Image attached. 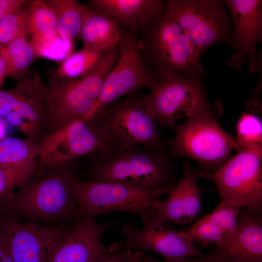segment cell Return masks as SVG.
Instances as JSON below:
<instances>
[{
  "instance_id": "d6a6232c",
  "label": "cell",
  "mask_w": 262,
  "mask_h": 262,
  "mask_svg": "<svg viewBox=\"0 0 262 262\" xmlns=\"http://www.w3.org/2000/svg\"><path fill=\"white\" fill-rule=\"evenodd\" d=\"M142 256L144 262H222L215 257L213 253L206 254L205 256L195 259H181L174 260H164V261H156L150 256H147L142 252Z\"/></svg>"
},
{
  "instance_id": "ba28073f",
  "label": "cell",
  "mask_w": 262,
  "mask_h": 262,
  "mask_svg": "<svg viewBox=\"0 0 262 262\" xmlns=\"http://www.w3.org/2000/svg\"><path fill=\"white\" fill-rule=\"evenodd\" d=\"M73 187L77 214L80 217H94L114 212L133 214L145 213L154 216L155 203L172 190L147 191L121 182L81 181L77 176L74 179Z\"/></svg>"
},
{
  "instance_id": "8992f818",
  "label": "cell",
  "mask_w": 262,
  "mask_h": 262,
  "mask_svg": "<svg viewBox=\"0 0 262 262\" xmlns=\"http://www.w3.org/2000/svg\"><path fill=\"white\" fill-rule=\"evenodd\" d=\"M221 115L201 113L177 124L174 138L165 141L172 146V157L183 156L195 161L200 172L210 173L218 169L230 158L232 150L240 149L236 138L218 124Z\"/></svg>"
},
{
  "instance_id": "ac0fdd59",
  "label": "cell",
  "mask_w": 262,
  "mask_h": 262,
  "mask_svg": "<svg viewBox=\"0 0 262 262\" xmlns=\"http://www.w3.org/2000/svg\"><path fill=\"white\" fill-rule=\"evenodd\" d=\"M198 173V168H192L188 161L183 164L182 176L169 193V197L154 204L153 217L157 222L184 225L199 214L202 192L197 183Z\"/></svg>"
},
{
  "instance_id": "7402d4cb",
  "label": "cell",
  "mask_w": 262,
  "mask_h": 262,
  "mask_svg": "<svg viewBox=\"0 0 262 262\" xmlns=\"http://www.w3.org/2000/svg\"><path fill=\"white\" fill-rule=\"evenodd\" d=\"M128 33L107 14L89 9L79 37L83 46L105 51L119 45Z\"/></svg>"
},
{
  "instance_id": "7a4b0ae2",
  "label": "cell",
  "mask_w": 262,
  "mask_h": 262,
  "mask_svg": "<svg viewBox=\"0 0 262 262\" xmlns=\"http://www.w3.org/2000/svg\"><path fill=\"white\" fill-rule=\"evenodd\" d=\"M130 41L126 36L105 50L97 66L82 77L63 79L49 74L44 94L46 135L72 121H88L97 109L107 75Z\"/></svg>"
},
{
  "instance_id": "30bf717a",
  "label": "cell",
  "mask_w": 262,
  "mask_h": 262,
  "mask_svg": "<svg viewBox=\"0 0 262 262\" xmlns=\"http://www.w3.org/2000/svg\"><path fill=\"white\" fill-rule=\"evenodd\" d=\"M225 6L217 0H168L164 12L179 25L200 57L213 45L231 46L230 18Z\"/></svg>"
},
{
  "instance_id": "cb8c5ba5",
  "label": "cell",
  "mask_w": 262,
  "mask_h": 262,
  "mask_svg": "<svg viewBox=\"0 0 262 262\" xmlns=\"http://www.w3.org/2000/svg\"><path fill=\"white\" fill-rule=\"evenodd\" d=\"M39 165V157L23 164L0 165V213H13L16 195L14 188L20 187Z\"/></svg>"
},
{
  "instance_id": "d4e9b609",
  "label": "cell",
  "mask_w": 262,
  "mask_h": 262,
  "mask_svg": "<svg viewBox=\"0 0 262 262\" xmlns=\"http://www.w3.org/2000/svg\"><path fill=\"white\" fill-rule=\"evenodd\" d=\"M28 32L34 49L44 46L58 38L54 13L45 1L29 2Z\"/></svg>"
},
{
  "instance_id": "277c9868",
  "label": "cell",
  "mask_w": 262,
  "mask_h": 262,
  "mask_svg": "<svg viewBox=\"0 0 262 262\" xmlns=\"http://www.w3.org/2000/svg\"><path fill=\"white\" fill-rule=\"evenodd\" d=\"M86 122L110 148L142 145L167 153L157 120L136 94L100 107Z\"/></svg>"
},
{
  "instance_id": "2e32d148",
  "label": "cell",
  "mask_w": 262,
  "mask_h": 262,
  "mask_svg": "<svg viewBox=\"0 0 262 262\" xmlns=\"http://www.w3.org/2000/svg\"><path fill=\"white\" fill-rule=\"evenodd\" d=\"M159 77L144 64L138 46L137 33L132 32L130 43L106 78L97 110L123 96L136 94L143 88L151 89Z\"/></svg>"
},
{
  "instance_id": "9c48e42d",
  "label": "cell",
  "mask_w": 262,
  "mask_h": 262,
  "mask_svg": "<svg viewBox=\"0 0 262 262\" xmlns=\"http://www.w3.org/2000/svg\"><path fill=\"white\" fill-rule=\"evenodd\" d=\"M262 151L242 148L213 173L198 177L213 181L221 203L245 208L254 213L262 211Z\"/></svg>"
},
{
  "instance_id": "52a82bcc",
  "label": "cell",
  "mask_w": 262,
  "mask_h": 262,
  "mask_svg": "<svg viewBox=\"0 0 262 262\" xmlns=\"http://www.w3.org/2000/svg\"><path fill=\"white\" fill-rule=\"evenodd\" d=\"M158 75L150 92L141 98L162 127L174 129L180 118L201 113H222L220 102L209 101L201 76L175 73Z\"/></svg>"
},
{
  "instance_id": "8fae6325",
  "label": "cell",
  "mask_w": 262,
  "mask_h": 262,
  "mask_svg": "<svg viewBox=\"0 0 262 262\" xmlns=\"http://www.w3.org/2000/svg\"><path fill=\"white\" fill-rule=\"evenodd\" d=\"M45 85L38 75L9 90L0 89V115L15 129L40 144L46 135Z\"/></svg>"
},
{
  "instance_id": "44dd1931",
  "label": "cell",
  "mask_w": 262,
  "mask_h": 262,
  "mask_svg": "<svg viewBox=\"0 0 262 262\" xmlns=\"http://www.w3.org/2000/svg\"><path fill=\"white\" fill-rule=\"evenodd\" d=\"M240 209L219 202L213 212L198 219L184 231L193 242L215 246L235 230Z\"/></svg>"
},
{
  "instance_id": "e0dca14e",
  "label": "cell",
  "mask_w": 262,
  "mask_h": 262,
  "mask_svg": "<svg viewBox=\"0 0 262 262\" xmlns=\"http://www.w3.org/2000/svg\"><path fill=\"white\" fill-rule=\"evenodd\" d=\"M116 223L102 224L94 217L82 216L62 234L48 262H95L106 253L101 239Z\"/></svg>"
},
{
  "instance_id": "603a6c76",
  "label": "cell",
  "mask_w": 262,
  "mask_h": 262,
  "mask_svg": "<svg viewBox=\"0 0 262 262\" xmlns=\"http://www.w3.org/2000/svg\"><path fill=\"white\" fill-rule=\"evenodd\" d=\"M45 1L54 13L59 37L64 40L72 42L79 38L89 11L87 6L76 0Z\"/></svg>"
},
{
  "instance_id": "6da1fadb",
  "label": "cell",
  "mask_w": 262,
  "mask_h": 262,
  "mask_svg": "<svg viewBox=\"0 0 262 262\" xmlns=\"http://www.w3.org/2000/svg\"><path fill=\"white\" fill-rule=\"evenodd\" d=\"M78 167L75 160L38 167L19 187L12 214L40 225L73 224L80 218L73 187Z\"/></svg>"
},
{
  "instance_id": "d6986e66",
  "label": "cell",
  "mask_w": 262,
  "mask_h": 262,
  "mask_svg": "<svg viewBox=\"0 0 262 262\" xmlns=\"http://www.w3.org/2000/svg\"><path fill=\"white\" fill-rule=\"evenodd\" d=\"M222 262H262V216L241 208L235 230L214 246Z\"/></svg>"
},
{
  "instance_id": "f546056e",
  "label": "cell",
  "mask_w": 262,
  "mask_h": 262,
  "mask_svg": "<svg viewBox=\"0 0 262 262\" xmlns=\"http://www.w3.org/2000/svg\"><path fill=\"white\" fill-rule=\"evenodd\" d=\"M29 4L26 2L0 20V45L4 46L28 32Z\"/></svg>"
},
{
  "instance_id": "5bb4252c",
  "label": "cell",
  "mask_w": 262,
  "mask_h": 262,
  "mask_svg": "<svg viewBox=\"0 0 262 262\" xmlns=\"http://www.w3.org/2000/svg\"><path fill=\"white\" fill-rule=\"evenodd\" d=\"M224 2L233 23L230 41L236 51L227 65L239 70L248 63L251 72H260L262 59L257 55L256 46L262 41V1L226 0Z\"/></svg>"
},
{
  "instance_id": "ffe728a7",
  "label": "cell",
  "mask_w": 262,
  "mask_h": 262,
  "mask_svg": "<svg viewBox=\"0 0 262 262\" xmlns=\"http://www.w3.org/2000/svg\"><path fill=\"white\" fill-rule=\"evenodd\" d=\"M161 0H91L87 7L114 18L127 32L138 33L163 13Z\"/></svg>"
},
{
  "instance_id": "3957f363",
  "label": "cell",
  "mask_w": 262,
  "mask_h": 262,
  "mask_svg": "<svg viewBox=\"0 0 262 262\" xmlns=\"http://www.w3.org/2000/svg\"><path fill=\"white\" fill-rule=\"evenodd\" d=\"M89 155L87 180L121 182L147 191L174 186L175 167L168 153L136 146Z\"/></svg>"
},
{
  "instance_id": "4fadbf2b",
  "label": "cell",
  "mask_w": 262,
  "mask_h": 262,
  "mask_svg": "<svg viewBox=\"0 0 262 262\" xmlns=\"http://www.w3.org/2000/svg\"><path fill=\"white\" fill-rule=\"evenodd\" d=\"M67 227L23 222L14 214L0 213V230L14 262H48Z\"/></svg>"
},
{
  "instance_id": "83f0119b",
  "label": "cell",
  "mask_w": 262,
  "mask_h": 262,
  "mask_svg": "<svg viewBox=\"0 0 262 262\" xmlns=\"http://www.w3.org/2000/svg\"><path fill=\"white\" fill-rule=\"evenodd\" d=\"M25 33L3 46L9 65V76L19 79L26 74L36 56L35 50L27 40Z\"/></svg>"
},
{
  "instance_id": "d590c367",
  "label": "cell",
  "mask_w": 262,
  "mask_h": 262,
  "mask_svg": "<svg viewBox=\"0 0 262 262\" xmlns=\"http://www.w3.org/2000/svg\"><path fill=\"white\" fill-rule=\"evenodd\" d=\"M0 262H14L6 241L0 230Z\"/></svg>"
},
{
  "instance_id": "f1b7e54d",
  "label": "cell",
  "mask_w": 262,
  "mask_h": 262,
  "mask_svg": "<svg viewBox=\"0 0 262 262\" xmlns=\"http://www.w3.org/2000/svg\"><path fill=\"white\" fill-rule=\"evenodd\" d=\"M236 130L235 138L240 149L262 151V123L257 115L243 112Z\"/></svg>"
},
{
  "instance_id": "4dcf8cb0",
  "label": "cell",
  "mask_w": 262,
  "mask_h": 262,
  "mask_svg": "<svg viewBox=\"0 0 262 262\" xmlns=\"http://www.w3.org/2000/svg\"><path fill=\"white\" fill-rule=\"evenodd\" d=\"M36 56H43L56 60L65 61L73 53V42L58 37L53 41L34 49Z\"/></svg>"
},
{
  "instance_id": "e575fe53",
  "label": "cell",
  "mask_w": 262,
  "mask_h": 262,
  "mask_svg": "<svg viewBox=\"0 0 262 262\" xmlns=\"http://www.w3.org/2000/svg\"><path fill=\"white\" fill-rule=\"evenodd\" d=\"M9 74V65L3 50V46L0 45V87L4 79Z\"/></svg>"
},
{
  "instance_id": "836d02e7",
  "label": "cell",
  "mask_w": 262,
  "mask_h": 262,
  "mask_svg": "<svg viewBox=\"0 0 262 262\" xmlns=\"http://www.w3.org/2000/svg\"><path fill=\"white\" fill-rule=\"evenodd\" d=\"M26 2L24 0H0V20Z\"/></svg>"
},
{
  "instance_id": "7c38bea8",
  "label": "cell",
  "mask_w": 262,
  "mask_h": 262,
  "mask_svg": "<svg viewBox=\"0 0 262 262\" xmlns=\"http://www.w3.org/2000/svg\"><path fill=\"white\" fill-rule=\"evenodd\" d=\"M140 218V229L131 223L123 225L121 233L126 239L119 243L125 249L154 252L164 260L198 258L206 255L194 246L184 230L172 229L147 213L141 214Z\"/></svg>"
},
{
  "instance_id": "8d00e7d4",
  "label": "cell",
  "mask_w": 262,
  "mask_h": 262,
  "mask_svg": "<svg viewBox=\"0 0 262 262\" xmlns=\"http://www.w3.org/2000/svg\"><path fill=\"white\" fill-rule=\"evenodd\" d=\"M14 130L6 120L0 115V141L11 136Z\"/></svg>"
},
{
  "instance_id": "484cf974",
  "label": "cell",
  "mask_w": 262,
  "mask_h": 262,
  "mask_svg": "<svg viewBox=\"0 0 262 262\" xmlns=\"http://www.w3.org/2000/svg\"><path fill=\"white\" fill-rule=\"evenodd\" d=\"M105 51L83 46L63 61L53 72L55 76L63 79L82 77L91 71L101 60Z\"/></svg>"
},
{
  "instance_id": "5b68a950",
  "label": "cell",
  "mask_w": 262,
  "mask_h": 262,
  "mask_svg": "<svg viewBox=\"0 0 262 262\" xmlns=\"http://www.w3.org/2000/svg\"><path fill=\"white\" fill-rule=\"evenodd\" d=\"M138 33L141 56L149 71L157 75L175 73L202 77L204 69L194 46L164 10Z\"/></svg>"
},
{
  "instance_id": "1f68e13d",
  "label": "cell",
  "mask_w": 262,
  "mask_h": 262,
  "mask_svg": "<svg viewBox=\"0 0 262 262\" xmlns=\"http://www.w3.org/2000/svg\"><path fill=\"white\" fill-rule=\"evenodd\" d=\"M95 262H144L140 251H132L124 248L116 242L111 245L106 253Z\"/></svg>"
},
{
  "instance_id": "9a60e30c",
  "label": "cell",
  "mask_w": 262,
  "mask_h": 262,
  "mask_svg": "<svg viewBox=\"0 0 262 262\" xmlns=\"http://www.w3.org/2000/svg\"><path fill=\"white\" fill-rule=\"evenodd\" d=\"M40 146V168L63 164L110 149L86 122L79 119L46 135Z\"/></svg>"
},
{
  "instance_id": "4316f807",
  "label": "cell",
  "mask_w": 262,
  "mask_h": 262,
  "mask_svg": "<svg viewBox=\"0 0 262 262\" xmlns=\"http://www.w3.org/2000/svg\"><path fill=\"white\" fill-rule=\"evenodd\" d=\"M40 144L30 139L8 137L0 141V165H18L39 157Z\"/></svg>"
}]
</instances>
